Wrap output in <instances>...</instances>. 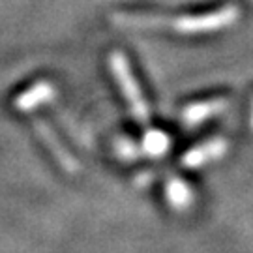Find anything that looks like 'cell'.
Returning <instances> with one entry per match:
<instances>
[{
    "mask_svg": "<svg viewBox=\"0 0 253 253\" xmlns=\"http://www.w3.org/2000/svg\"><path fill=\"white\" fill-rule=\"evenodd\" d=\"M111 70L117 73L118 83L122 86V92L126 96V100L129 101L131 105V111L141 122H146L148 120V109H146V103L139 92V86H137L133 75L129 72V66H127L126 58L120 53L111 54Z\"/></svg>",
    "mask_w": 253,
    "mask_h": 253,
    "instance_id": "cell-1",
    "label": "cell"
}]
</instances>
